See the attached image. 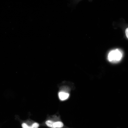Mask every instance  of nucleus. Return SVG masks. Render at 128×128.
<instances>
[{
	"mask_svg": "<svg viewBox=\"0 0 128 128\" xmlns=\"http://www.w3.org/2000/svg\"><path fill=\"white\" fill-rule=\"evenodd\" d=\"M44 123L49 128H65L66 127L60 118L55 116L46 119Z\"/></svg>",
	"mask_w": 128,
	"mask_h": 128,
	"instance_id": "obj_1",
	"label": "nucleus"
},
{
	"mask_svg": "<svg viewBox=\"0 0 128 128\" xmlns=\"http://www.w3.org/2000/svg\"><path fill=\"white\" fill-rule=\"evenodd\" d=\"M123 53L119 49H116L112 50L108 54L107 59L109 62L113 63L119 62L123 57Z\"/></svg>",
	"mask_w": 128,
	"mask_h": 128,
	"instance_id": "obj_2",
	"label": "nucleus"
},
{
	"mask_svg": "<svg viewBox=\"0 0 128 128\" xmlns=\"http://www.w3.org/2000/svg\"><path fill=\"white\" fill-rule=\"evenodd\" d=\"M70 95L69 93L64 90L60 91L58 94L59 99L62 101L67 100L69 98Z\"/></svg>",
	"mask_w": 128,
	"mask_h": 128,
	"instance_id": "obj_3",
	"label": "nucleus"
},
{
	"mask_svg": "<svg viewBox=\"0 0 128 128\" xmlns=\"http://www.w3.org/2000/svg\"><path fill=\"white\" fill-rule=\"evenodd\" d=\"M40 125L39 124L36 122H33L30 125L24 122L23 123L21 124L22 128H38Z\"/></svg>",
	"mask_w": 128,
	"mask_h": 128,
	"instance_id": "obj_4",
	"label": "nucleus"
},
{
	"mask_svg": "<svg viewBox=\"0 0 128 128\" xmlns=\"http://www.w3.org/2000/svg\"><path fill=\"white\" fill-rule=\"evenodd\" d=\"M128 28H127L126 29L125 31V32L126 34V35L127 38H128Z\"/></svg>",
	"mask_w": 128,
	"mask_h": 128,
	"instance_id": "obj_5",
	"label": "nucleus"
},
{
	"mask_svg": "<svg viewBox=\"0 0 128 128\" xmlns=\"http://www.w3.org/2000/svg\"><path fill=\"white\" fill-rule=\"evenodd\" d=\"M65 128H69V127H67L66 126V127H65Z\"/></svg>",
	"mask_w": 128,
	"mask_h": 128,
	"instance_id": "obj_6",
	"label": "nucleus"
}]
</instances>
